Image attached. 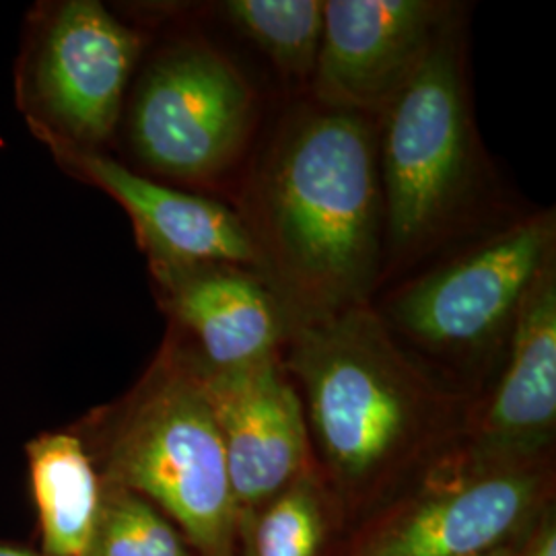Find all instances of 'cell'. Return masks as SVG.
Masks as SVG:
<instances>
[{
	"label": "cell",
	"instance_id": "obj_12",
	"mask_svg": "<svg viewBox=\"0 0 556 556\" xmlns=\"http://www.w3.org/2000/svg\"><path fill=\"white\" fill-rule=\"evenodd\" d=\"M555 258L534 278L511 326V353L478 433L482 459L514 466L542 450L556 420Z\"/></svg>",
	"mask_w": 556,
	"mask_h": 556
},
{
	"label": "cell",
	"instance_id": "obj_8",
	"mask_svg": "<svg viewBox=\"0 0 556 556\" xmlns=\"http://www.w3.org/2000/svg\"><path fill=\"white\" fill-rule=\"evenodd\" d=\"M447 15L431 0H326L312 77L319 103L383 114L450 27Z\"/></svg>",
	"mask_w": 556,
	"mask_h": 556
},
{
	"label": "cell",
	"instance_id": "obj_15",
	"mask_svg": "<svg viewBox=\"0 0 556 556\" xmlns=\"http://www.w3.org/2000/svg\"><path fill=\"white\" fill-rule=\"evenodd\" d=\"M223 9L231 25L282 73L314 77L324 31L321 0H229Z\"/></svg>",
	"mask_w": 556,
	"mask_h": 556
},
{
	"label": "cell",
	"instance_id": "obj_5",
	"mask_svg": "<svg viewBox=\"0 0 556 556\" xmlns=\"http://www.w3.org/2000/svg\"><path fill=\"white\" fill-rule=\"evenodd\" d=\"M381 118L379 186L388 238L400 254L431 241L470 174L468 112L450 27Z\"/></svg>",
	"mask_w": 556,
	"mask_h": 556
},
{
	"label": "cell",
	"instance_id": "obj_4",
	"mask_svg": "<svg viewBox=\"0 0 556 556\" xmlns=\"http://www.w3.org/2000/svg\"><path fill=\"white\" fill-rule=\"evenodd\" d=\"M139 31L98 0L38 4L25 27L15 98L31 135L101 151L118 128L142 54Z\"/></svg>",
	"mask_w": 556,
	"mask_h": 556
},
{
	"label": "cell",
	"instance_id": "obj_14",
	"mask_svg": "<svg viewBox=\"0 0 556 556\" xmlns=\"http://www.w3.org/2000/svg\"><path fill=\"white\" fill-rule=\"evenodd\" d=\"M29 495L41 555L89 556L100 521L103 480L83 439L68 427L25 445Z\"/></svg>",
	"mask_w": 556,
	"mask_h": 556
},
{
	"label": "cell",
	"instance_id": "obj_17",
	"mask_svg": "<svg viewBox=\"0 0 556 556\" xmlns=\"http://www.w3.org/2000/svg\"><path fill=\"white\" fill-rule=\"evenodd\" d=\"M324 538L318 495L305 477L295 480L262 514L254 532V556H316Z\"/></svg>",
	"mask_w": 556,
	"mask_h": 556
},
{
	"label": "cell",
	"instance_id": "obj_11",
	"mask_svg": "<svg viewBox=\"0 0 556 556\" xmlns=\"http://www.w3.org/2000/svg\"><path fill=\"white\" fill-rule=\"evenodd\" d=\"M161 305L215 371L277 357L291 318L262 275L231 264L149 266Z\"/></svg>",
	"mask_w": 556,
	"mask_h": 556
},
{
	"label": "cell",
	"instance_id": "obj_7",
	"mask_svg": "<svg viewBox=\"0 0 556 556\" xmlns=\"http://www.w3.org/2000/svg\"><path fill=\"white\" fill-rule=\"evenodd\" d=\"M555 215L540 213L418 278L392 303L394 324L435 351L484 349L511 330L534 278L555 258Z\"/></svg>",
	"mask_w": 556,
	"mask_h": 556
},
{
	"label": "cell",
	"instance_id": "obj_13",
	"mask_svg": "<svg viewBox=\"0 0 556 556\" xmlns=\"http://www.w3.org/2000/svg\"><path fill=\"white\" fill-rule=\"evenodd\" d=\"M523 466H498L454 491L429 498L363 556H480L505 540L536 495Z\"/></svg>",
	"mask_w": 556,
	"mask_h": 556
},
{
	"label": "cell",
	"instance_id": "obj_10",
	"mask_svg": "<svg viewBox=\"0 0 556 556\" xmlns=\"http://www.w3.org/2000/svg\"><path fill=\"white\" fill-rule=\"evenodd\" d=\"M46 147L68 176L96 186L128 213L149 266L231 264L260 273L254 239L225 204L144 178L103 151Z\"/></svg>",
	"mask_w": 556,
	"mask_h": 556
},
{
	"label": "cell",
	"instance_id": "obj_2",
	"mask_svg": "<svg viewBox=\"0 0 556 556\" xmlns=\"http://www.w3.org/2000/svg\"><path fill=\"white\" fill-rule=\"evenodd\" d=\"M101 480L151 501L204 556H233L238 505L199 363L176 328L118 404L71 427Z\"/></svg>",
	"mask_w": 556,
	"mask_h": 556
},
{
	"label": "cell",
	"instance_id": "obj_3",
	"mask_svg": "<svg viewBox=\"0 0 556 556\" xmlns=\"http://www.w3.org/2000/svg\"><path fill=\"white\" fill-rule=\"evenodd\" d=\"M285 342L307 429L342 482L381 477L429 431L433 394L367 303L291 319Z\"/></svg>",
	"mask_w": 556,
	"mask_h": 556
},
{
	"label": "cell",
	"instance_id": "obj_20",
	"mask_svg": "<svg viewBox=\"0 0 556 556\" xmlns=\"http://www.w3.org/2000/svg\"><path fill=\"white\" fill-rule=\"evenodd\" d=\"M480 556H516L507 546H497V548H493V551H489V553H484V555Z\"/></svg>",
	"mask_w": 556,
	"mask_h": 556
},
{
	"label": "cell",
	"instance_id": "obj_6",
	"mask_svg": "<svg viewBox=\"0 0 556 556\" xmlns=\"http://www.w3.org/2000/svg\"><path fill=\"white\" fill-rule=\"evenodd\" d=\"M252 116L254 96L238 68L202 41H178L142 73L128 137L147 169L202 184L238 160Z\"/></svg>",
	"mask_w": 556,
	"mask_h": 556
},
{
	"label": "cell",
	"instance_id": "obj_18",
	"mask_svg": "<svg viewBox=\"0 0 556 556\" xmlns=\"http://www.w3.org/2000/svg\"><path fill=\"white\" fill-rule=\"evenodd\" d=\"M528 556H556V532L553 523H546L538 534L534 548Z\"/></svg>",
	"mask_w": 556,
	"mask_h": 556
},
{
	"label": "cell",
	"instance_id": "obj_9",
	"mask_svg": "<svg viewBox=\"0 0 556 556\" xmlns=\"http://www.w3.org/2000/svg\"><path fill=\"white\" fill-rule=\"evenodd\" d=\"M197 363L238 509L277 497L303 477L309 457L303 400L278 355L227 371L208 369L199 357Z\"/></svg>",
	"mask_w": 556,
	"mask_h": 556
},
{
	"label": "cell",
	"instance_id": "obj_19",
	"mask_svg": "<svg viewBox=\"0 0 556 556\" xmlns=\"http://www.w3.org/2000/svg\"><path fill=\"white\" fill-rule=\"evenodd\" d=\"M0 556H46L41 555L38 548H31V546H25L20 544L15 540H9V538H0Z\"/></svg>",
	"mask_w": 556,
	"mask_h": 556
},
{
	"label": "cell",
	"instance_id": "obj_1",
	"mask_svg": "<svg viewBox=\"0 0 556 556\" xmlns=\"http://www.w3.org/2000/svg\"><path fill=\"white\" fill-rule=\"evenodd\" d=\"M260 273L291 319L367 303L381 260L378 135L367 116L319 103L277 139L248 190Z\"/></svg>",
	"mask_w": 556,
	"mask_h": 556
},
{
	"label": "cell",
	"instance_id": "obj_16",
	"mask_svg": "<svg viewBox=\"0 0 556 556\" xmlns=\"http://www.w3.org/2000/svg\"><path fill=\"white\" fill-rule=\"evenodd\" d=\"M89 556H192L176 523L151 501L103 482L100 521Z\"/></svg>",
	"mask_w": 556,
	"mask_h": 556
}]
</instances>
